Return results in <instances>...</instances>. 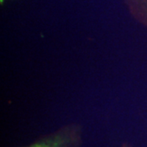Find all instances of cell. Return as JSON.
I'll return each instance as SVG.
<instances>
[{"label": "cell", "mask_w": 147, "mask_h": 147, "mask_svg": "<svg viewBox=\"0 0 147 147\" xmlns=\"http://www.w3.org/2000/svg\"><path fill=\"white\" fill-rule=\"evenodd\" d=\"M70 140L68 136L64 134L55 135L28 147H69Z\"/></svg>", "instance_id": "obj_1"}, {"label": "cell", "mask_w": 147, "mask_h": 147, "mask_svg": "<svg viewBox=\"0 0 147 147\" xmlns=\"http://www.w3.org/2000/svg\"><path fill=\"white\" fill-rule=\"evenodd\" d=\"M3 0H1V2H3Z\"/></svg>", "instance_id": "obj_2"}]
</instances>
